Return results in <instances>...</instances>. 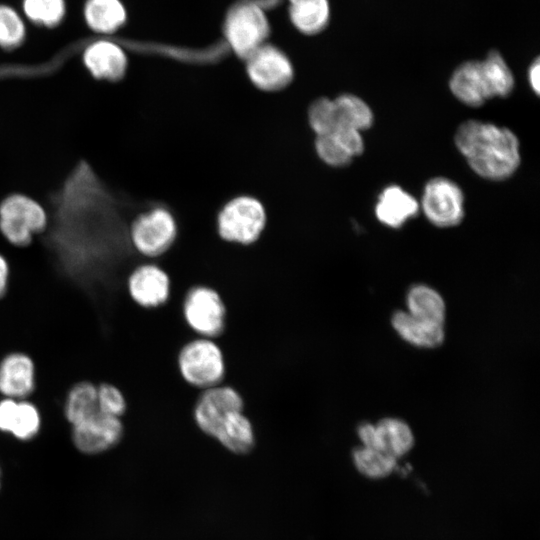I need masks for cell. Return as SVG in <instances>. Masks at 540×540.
<instances>
[{
	"mask_svg": "<svg viewBox=\"0 0 540 540\" xmlns=\"http://www.w3.org/2000/svg\"><path fill=\"white\" fill-rule=\"evenodd\" d=\"M99 411L97 385L88 380L73 384L64 400L63 413L70 426Z\"/></svg>",
	"mask_w": 540,
	"mask_h": 540,
	"instance_id": "d4e9b609",
	"label": "cell"
},
{
	"mask_svg": "<svg viewBox=\"0 0 540 540\" xmlns=\"http://www.w3.org/2000/svg\"><path fill=\"white\" fill-rule=\"evenodd\" d=\"M84 17L93 31L109 34L124 24L126 10L120 0H87Z\"/></svg>",
	"mask_w": 540,
	"mask_h": 540,
	"instance_id": "603a6c76",
	"label": "cell"
},
{
	"mask_svg": "<svg viewBox=\"0 0 540 540\" xmlns=\"http://www.w3.org/2000/svg\"><path fill=\"white\" fill-rule=\"evenodd\" d=\"M123 436L122 419L100 411L71 426L74 447L86 455H97L114 448Z\"/></svg>",
	"mask_w": 540,
	"mask_h": 540,
	"instance_id": "9c48e42d",
	"label": "cell"
},
{
	"mask_svg": "<svg viewBox=\"0 0 540 540\" xmlns=\"http://www.w3.org/2000/svg\"><path fill=\"white\" fill-rule=\"evenodd\" d=\"M0 487H1V467H0Z\"/></svg>",
	"mask_w": 540,
	"mask_h": 540,
	"instance_id": "e575fe53",
	"label": "cell"
},
{
	"mask_svg": "<svg viewBox=\"0 0 540 540\" xmlns=\"http://www.w3.org/2000/svg\"><path fill=\"white\" fill-rule=\"evenodd\" d=\"M10 267L7 259L0 254V299L4 297L9 285Z\"/></svg>",
	"mask_w": 540,
	"mask_h": 540,
	"instance_id": "d6a6232c",
	"label": "cell"
},
{
	"mask_svg": "<svg viewBox=\"0 0 540 540\" xmlns=\"http://www.w3.org/2000/svg\"><path fill=\"white\" fill-rule=\"evenodd\" d=\"M414 444L410 427L397 418H385L375 425L374 448L397 459L406 454Z\"/></svg>",
	"mask_w": 540,
	"mask_h": 540,
	"instance_id": "ffe728a7",
	"label": "cell"
},
{
	"mask_svg": "<svg viewBox=\"0 0 540 540\" xmlns=\"http://www.w3.org/2000/svg\"><path fill=\"white\" fill-rule=\"evenodd\" d=\"M421 208L435 226L446 228L458 225L464 216V195L452 180L436 177L424 188Z\"/></svg>",
	"mask_w": 540,
	"mask_h": 540,
	"instance_id": "ba28073f",
	"label": "cell"
},
{
	"mask_svg": "<svg viewBox=\"0 0 540 540\" xmlns=\"http://www.w3.org/2000/svg\"><path fill=\"white\" fill-rule=\"evenodd\" d=\"M36 365L22 351H13L0 359V394L2 397L28 399L36 389Z\"/></svg>",
	"mask_w": 540,
	"mask_h": 540,
	"instance_id": "4fadbf2b",
	"label": "cell"
},
{
	"mask_svg": "<svg viewBox=\"0 0 540 540\" xmlns=\"http://www.w3.org/2000/svg\"><path fill=\"white\" fill-rule=\"evenodd\" d=\"M183 318L198 337L215 339L225 330L227 310L220 293L207 285H195L185 294Z\"/></svg>",
	"mask_w": 540,
	"mask_h": 540,
	"instance_id": "5b68a950",
	"label": "cell"
},
{
	"mask_svg": "<svg viewBox=\"0 0 540 540\" xmlns=\"http://www.w3.org/2000/svg\"><path fill=\"white\" fill-rule=\"evenodd\" d=\"M391 323L403 340L416 347L434 348L444 340V324L418 319L407 311H396Z\"/></svg>",
	"mask_w": 540,
	"mask_h": 540,
	"instance_id": "ac0fdd59",
	"label": "cell"
},
{
	"mask_svg": "<svg viewBox=\"0 0 540 540\" xmlns=\"http://www.w3.org/2000/svg\"><path fill=\"white\" fill-rule=\"evenodd\" d=\"M528 80L534 93L538 94L540 90V63L539 58H536L528 71Z\"/></svg>",
	"mask_w": 540,
	"mask_h": 540,
	"instance_id": "836d02e7",
	"label": "cell"
},
{
	"mask_svg": "<svg viewBox=\"0 0 540 540\" xmlns=\"http://www.w3.org/2000/svg\"><path fill=\"white\" fill-rule=\"evenodd\" d=\"M449 87L459 101L471 107L481 106L492 98L481 61H467L457 67Z\"/></svg>",
	"mask_w": 540,
	"mask_h": 540,
	"instance_id": "2e32d148",
	"label": "cell"
},
{
	"mask_svg": "<svg viewBox=\"0 0 540 540\" xmlns=\"http://www.w3.org/2000/svg\"><path fill=\"white\" fill-rule=\"evenodd\" d=\"M334 102V127L362 131L373 124V112L368 104L353 94H342ZM331 131V132H332Z\"/></svg>",
	"mask_w": 540,
	"mask_h": 540,
	"instance_id": "44dd1931",
	"label": "cell"
},
{
	"mask_svg": "<svg viewBox=\"0 0 540 540\" xmlns=\"http://www.w3.org/2000/svg\"><path fill=\"white\" fill-rule=\"evenodd\" d=\"M83 62L90 74L99 80L117 81L124 76L127 68L124 50L118 44L105 39L86 47Z\"/></svg>",
	"mask_w": 540,
	"mask_h": 540,
	"instance_id": "9a60e30c",
	"label": "cell"
},
{
	"mask_svg": "<svg viewBox=\"0 0 540 540\" xmlns=\"http://www.w3.org/2000/svg\"><path fill=\"white\" fill-rule=\"evenodd\" d=\"M177 226L172 214L155 207L140 214L130 228V239L135 250L149 258L163 255L173 245Z\"/></svg>",
	"mask_w": 540,
	"mask_h": 540,
	"instance_id": "52a82bcc",
	"label": "cell"
},
{
	"mask_svg": "<svg viewBox=\"0 0 540 540\" xmlns=\"http://www.w3.org/2000/svg\"><path fill=\"white\" fill-rule=\"evenodd\" d=\"M308 121L316 136L330 133L334 127V102L326 97L315 100L308 111Z\"/></svg>",
	"mask_w": 540,
	"mask_h": 540,
	"instance_id": "1f68e13d",
	"label": "cell"
},
{
	"mask_svg": "<svg viewBox=\"0 0 540 540\" xmlns=\"http://www.w3.org/2000/svg\"><path fill=\"white\" fill-rule=\"evenodd\" d=\"M25 37V25L18 13L9 6L0 5V46L13 49Z\"/></svg>",
	"mask_w": 540,
	"mask_h": 540,
	"instance_id": "f1b7e54d",
	"label": "cell"
},
{
	"mask_svg": "<svg viewBox=\"0 0 540 540\" xmlns=\"http://www.w3.org/2000/svg\"><path fill=\"white\" fill-rule=\"evenodd\" d=\"M454 139L471 169L483 178L507 179L520 165L519 141L508 128L468 120L460 124Z\"/></svg>",
	"mask_w": 540,
	"mask_h": 540,
	"instance_id": "6da1fadb",
	"label": "cell"
},
{
	"mask_svg": "<svg viewBox=\"0 0 540 540\" xmlns=\"http://www.w3.org/2000/svg\"><path fill=\"white\" fill-rule=\"evenodd\" d=\"M406 305L412 316L433 323L444 324L445 303L441 295L433 288L413 285L407 292Z\"/></svg>",
	"mask_w": 540,
	"mask_h": 540,
	"instance_id": "cb8c5ba5",
	"label": "cell"
},
{
	"mask_svg": "<svg viewBox=\"0 0 540 540\" xmlns=\"http://www.w3.org/2000/svg\"><path fill=\"white\" fill-rule=\"evenodd\" d=\"M356 468L370 478L388 476L396 466V459L392 456L369 447H358L352 453Z\"/></svg>",
	"mask_w": 540,
	"mask_h": 540,
	"instance_id": "4316f807",
	"label": "cell"
},
{
	"mask_svg": "<svg viewBox=\"0 0 540 540\" xmlns=\"http://www.w3.org/2000/svg\"><path fill=\"white\" fill-rule=\"evenodd\" d=\"M242 410L244 400L240 392L232 386L219 384L202 390L194 404L193 419L204 434L213 438L229 415Z\"/></svg>",
	"mask_w": 540,
	"mask_h": 540,
	"instance_id": "30bf717a",
	"label": "cell"
},
{
	"mask_svg": "<svg viewBox=\"0 0 540 540\" xmlns=\"http://www.w3.org/2000/svg\"><path fill=\"white\" fill-rule=\"evenodd\" d=\"M245 60L251 82L261 90L278 91L292 81L293 67L289 58L273 45H262Z\"/></svg>",
	"mask_w": 540,
	"mask_h": 540,
	"instance_id": "8fae6325",
	"label": "cell"
},
{
	"mask_svg": "<svg viewBox=\"0 0 540 540\" xmlns=\"http://www.w3.org/2000/svg\"><path fill=\"white\" fill-rule=\"evenodd\" d=\"M289 14L293 25L302 33L321 32L330 17L328 0H289Z\"/></svg>",
	"mask_w": 540,
	"mask_h": 540,
	"instance_id": "7402d4cb",
	"label": "cell"
},
{
	"mask_svg": "<svg viewBox=\"0 0 540 540\" xmlns=\"http://www.w3.org/2000/svg\"><path fill=\"white\" fill-rule=\"evenodd\" d=\"M177 367L188 385L201 390L222 384L226 374L221 347L214 339L205 337L192 339L181 347Z\"/></svg>",
	"mask_w": 540,
	"mask_h": 540,
	"instance_id": "7a4b0ae2",
	"label": "cell"
},
{
	"mask_svg": "<svg viewBox=\"0 0 540 540\" xmlns=\"http://www.w3.org/2000/svg\"><path fill=\"white\" fill-rule=\"evenodd\" d=\"M266 225V213L262 203L251 196H239L221 209L217 228L224 240L249 245L261 236Z\"/></svg>",
	"mask_w": 540,
	"mask_h": 540,
	"instance_id": "277c9868",
	"label": "cell"
},
{
	"mask_svg": "<svg viewBox=\"0 0 540 540\" xmlns=\"http://www.w3.org/2000/svg\"><path fill=\"white\" fill-rule=\"evenodd\" d=\"M47 221L43 206L27 195L14 193L0 202V232L11 245L28 246Z\"/></svg>",
	"mask_w": 540,
	"mask_h": 540,
	"instance_id": "3957f363",
	"label": "cell"
},
{
	"mask_svg": "<svg viewBox=\"0 0 540 540\" xmlns=\"http://www.w3.org/2000/svg\"><path fill=\"white\" fill-rule=\"evenodd\" d=\"M23 11L34 23L53 27L65 14L64 0H23Z\"/></svg>",
	"mask_w": 540,
	"mask_h": 540,
	"instance_id": "83f0119b",
	"label": "cell"
},
{
	"mask_svg": "<svg viewBox=\"0 0 540 540\" xmlns=\"http://www.w3.org/2000/svg\"><path fill=\"white\" fill-rule=\"evenodd\" d=\"M230 452L245 454L255 444V432L244 410L229 415L216 431L214 437Z\"/></svg>",
	"mask_w": 540,
	"mask_h": 540,
	"instance_id": "d6986e66",
	"label": "cell"
},
{
	"mask_svg": "<svg viewBox=\"0 0 540 540\" xmlns=\"http://www.w3.org/2000/svg\"><path fill=\"white\" fill-rule=\"evenodd\" d=\"M130 298L140 307L158 308L170 296L171 281L168 273L154 263H144L135 267L127 279Z\"/></svg>",
	"mask_w": 540,
	"mask_h": 540,
	"instance_id": "7c38bea8",
	"label": "cell"
},
{
	"mask_svg": "<svg viewBox=\"0 0 540 540\" xmlns=\"http://www.w3.org/2000/svg\"><path fill=\"white\" fill-rule=\"evenodd\" d=\"M315 147L318 156L331 166H345L353 159L352 155L331 133L316 136Z\"/></svg>",
	"mask_w": 540,
	"mask_h": 540,
	"instance_id": "4dcf8cb0",
	"label": "cell"
},
{
	"mask_svg": "<svg viewBox=\"0 0 540 540\" xmlns=\"http://www.w3.org/2000/svg\"><path fill=\"white\" fill-rule=\"evenodd\" d=\"M42 425L40 410L29 399H0V431L20 441L35 438Z\"/></svg>",
	"mask_w": 540,
	"mask_h": 540,
	"instance_id": "5bb4252c",
	"label": "cell"
},
{
	"mask_svg": "<svg viewBox=\"0 0 540 540\" xmlns=\"http://www.w3.org/2000/svg\"><path fill=\"white\" fill-rule=\"evenodd\" d=\"M419 211L418 201L397 185L386 187L375 207L377 219L391 228H400Z\"/></svg>",
	"mask_w": 540,
	"mask_h": 540,
	"instance_id": "e0dca14e",
	"label": "cell"
},
{
	"mask_svg": "<svg viewBox=\"0 0 540 540\" xmlns=\"http://www.w3.org/2000/svg\"><path fill=\"white\" fill-rule=\"evenodd\" d=\"M97 403L100 412L113 417L122 418L127 410L124 393L119 387L109 382L97 385Z\"/></svg>",
	"mask_w": 540,
	"mask_h": 540,
	"instance_id": "f546056e",
	"label": "cell"
},
{
	"mask_svg": "<svg viewBox=\"0 0 540 540\" xmlns=\"http://www.w3.org/2000/svg\"><path fill=\"white\" fill-rule=\"evenodd\" d=\"M268 19L260 6L244 2L235 6L225 22V37L232 50L247 59L269 35Z\"/></svg>",
	"mask_w": 540,
	"mask_h": 540,
	"instance_id": "8992f818",
	"label": "cell"
},
{
	"mask_svg": "<svg viewBox=\"0 0 540 540\" xmlns=\"http://www.w3.org/2000/svg\"><path fill=\"white\" fill-rule=\"evenodd\" d=\"M481 63L492 98L508 96L514 88V77L504 58L492 51Z\"/></svg>",
	"mask_w": 540,
	"mask_h": 540,
	"instance_id": "484cf974",
	"label": "cell"
}]
</instances>
